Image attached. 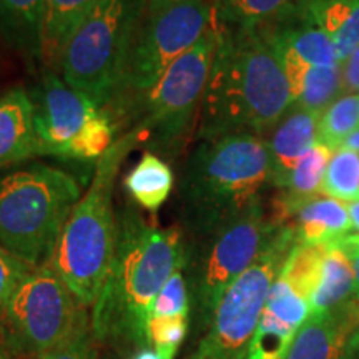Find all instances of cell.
Instances as JSON below:
<instances>
[{
    "mask_svg": "<svg viewBox=\"0 0 359 359\" xmlns=\"http://www.w3.org/2000/svg\"><path fill=\"white\" fill-rule=\"evenodd\" d=\"M356 290V276L351 258L341 246L326 243L320 271L309 298V314H323L351 302Z\"/></svg>",
    "mask_w": 359,
    "mask_h": 359,
    "instance_id": "18",
    "label": "cell"
},
{
    "mask_svg": "<svg viewBox=\"0 0 359 359\" xmlns=\"http://www.w3.org/2000/svg\"><path fill=\"white\" fill-rule=\"evenodd\" d=\"M359 321V303L323 314H309L296 333L286 359H344L349 334Z\"/></svg>",
    "mask_w": 359,
    "mask_h": 359,
    "instance_id": "13",
    "label": "cell"
},
{
    "mask_svg": "<svg viewBox=\"0 0 359 359\" xmlns=\"http://www.w3.org/2000/svg\"><path fill=\"white\" fill-rule=\"evenodd\" d=\"M291 105L294 100L288 79L263 30L222 22L196 140L259 135L276 127Z\"/></svg>",
    "mask_w": 359,
    "mask_h": 359,
    "instance_id": "2",
    "label": "cell"
},
{
    "mask_svg": "<svg viewBox=\"0 0 359 359\" xmlns=\"http://www.w3.org/2000/svg\"><path fill=\"white\" fill-rule=\"evenodd\" d=\"M296 243L293 228H278L253 264L224 291L208 327L185 359H246L269 290Z\"/></svg>",
    "mask_w": 359,
    "mask_h": 359,
    "instance_id": "9",
    "label": "cell"
},
{
    "mask_svg": "<svg viewBox=\"0 0 359 359\" xmlns=\"http://www.w3.org/2000/svg\"><path fill=\"white\" fill-rule=\"evenodd\" d=\"M47 0H0V37L30 64L43 62Z\"/></svg>",
    "mask_w": 359,
    "mask_h": 359,
    "instance_id": "16",
    "label": "cell"
},
{
    "mask_svg": "<svg viewBox=\"0 0 359 359\" xmlns=\"http://www.w3.org/2000/svg\"><path fill=\"white\" fill-rule=\"evenodd\" d=\"M32 100L42 155L50 156L60 154L85 122L103 110L95 100L70 87L58 72L48 67L42 72Z\"/></svg>",
    "mask_w": 359,
    "mask_h": 359,
    "instance_id": "12",
    "label": "cell"
},
{
    "mask_svg": "<svg viewBox=\"0 0 359 359\" xmlns=\"http://www.w3.org/2000/svg\"><path fill=\"white\" fill-rule=\"evenodd\" d=\"M150 320H190V294L185 278V263L173 271L160 290L151 308Z\"/></svg>",
    "mask_w": 359,
    "mask_h": 359,
    "instance_id": "30",
    "label": "cell"
},
{
    "mask_svg": "<svg viewBox=\"0 0 359 359\" xmlns=\"http://www.w3.org/2000/svg\"><path fill=\"white\" fill-rule=\"evenodd\" d=\"M280 226L264 218L259 205L212 235L185 240L191 339L203 336L224 291L253 264Z\"/></svg>",
    "mask_w": 359,
    "mask_h": 359,
    "instance_id": "8",
    "label": "cell"
},
{
    "mask_svg": "<svg viewBox=\"0 0 359 359\" xmlns=\"http://www.w3.org/2000/svg\"><path fill=\"white\" fill-rule=\"evenodd\" d=\"M343 85L339 65L336 67H309L304 75L302 90L294 100V107L323 115L330 102L338 95Z\"/></svg>",
    "mask_w": 359,
    "mask_h": 359,
    "instance_id": "29",
    "label": "cell"
},
{
    "mask_svg": "<svg viewBox=\"0 0 359 359\" xmlns=\"http://www.w3.org/2000/svg\"><path fill=\"white\" fill-rule=\"evenodd\" d=\"M185 258L187 241L178 226H158L133 206H123L114 262L90 309L98 346L122 358L151 348L148 321L154 302Z\"/></svg>",
    "mask_w": 359,
    "mask_h": 359,
    "instance_id": "1",
    "label": "cell"
},
{
    "mask_svg": "<svg viewBox=\"0 0 359 359\" xmlns=\"http://www.w3.org/2000/svg\"><path fill=\"white\" fill-rule=\"evenodd\" d=\"M334 243L346 251L348 257L359 255V235H344L339 240H336Z\"/></svg>",
    "mask_w": 359,
    "mask_h": 359,
    "instance_id": "35",
    "label": "cell"
},
{
    "mask_svg": "<svg viewBox=\"0 0 359 359\" xmlns=\"http://www.w3.org/2000/svg\"><path fill=\"white\" fill-rule=\"evenodd\" d=\"M306 20V19H304ZM263 34L271 43L288 48L299 60L311 67H336L339 65V57L334 43L323 32L320 27L311 22L302 25L263 27Z\"/></svg>",
    "mask_w": 359,
    "mask_h": 359,
    "instance_id": "22",
    "label": "cell"
},
{
    "mask_svg": "<svg viewBox=\"0 0 359 359\" xmlns=\"http://www.w3.org/2000/svg\"><path fill=\"white\" fill-rule=\"evenodd\" d=\"M39 359H100L98 344L93 336L90 320L75 331L69 341Z\"/></svg>",
    "mask_w": 359,
    "mask_h": 359,
    "instance_id": "32",
    "label": "cell"
},
{
    "mask_svg": "<svg viewBox=\"0 0 359 359\" xmlns=\"http://www.w3.org/2000/svg\"><path fill=\"white\" fill-rule=\"evenodd\" d=\"M35 268L22 262L11 251L4 250L0 246V316L4 309L11 302L12 294L19 288V285L25 280Z\"/></svg>",
    "mask_w": 359,
    "mask_h": 359,
    "instance_id": "31",
    "label": "cell"
},
{
    "mask_svg": "<svg viewBox=\"0 0 359 359\" xmlns=\"http://www.w3.org/2000/svg\"><path fill=\"white\" fill-rule=\"evenodd\" d=\"M193 2V0H147V12L145 13H155L165 8L180 6V4Z\"/></svg>",
    "mask_w": 359,
    "mask_h": 359,
    "instance_id": "36",
    "label": "cell"
},
{
    "mask_svg": "<svg viewBox=\"0 0 359 359\" xmlns=\"http://www.w3.org/2000/svg\"><path fill=\"white\" fill-rule=\"evenodd\" d=\"M115 133L116 120L109 110L103 109L85 122L57 156L75 161H98L118 138Z\"/></svg>",
    "mask_w": 359,
    "mask_h": 359,
    "instance_id": "26",
    "label": "cell"
},
{
    "mask_svg": "<svg viewBox=\"0 0 359 359\" xmlns=\"http://www.w3.org/2000/svg\"><path fill=\"white\" fill-rule=\"evenodd\" d=\"M321 195L339 201H353L359 198V154L338 148L331 155L325 180L321 185Z\"/></svg>",
    "mask_w": 359,
    "mask_h": 359,
    "instance_id": "27",
    "label": "cell"
},
{
    "mask_svg": "<svg viewBox=\"0 0 359 359\" xmlns=\"http://www.w3.org/2000/svg\"><path fill=\"white\" fill-rule=\"evenodd\" d=\"M268 183L271 158L268 142L258 133L201 140L177 182L178 228L185 240H201L257 208Z\"/></svg>",
    "mask_w": 359,
    "mask_h": 359,
    "instance_id": "3",
    "label": "cell"
},
{
    "mask_svg": "<svg viewBox=\"0 0 359 359\" xmlns=\"http://www.w3.org/2000/svg\"><path fill=\"white\" fill-rule=\"evenodd\" d=\"M341 148H348V150L358 151L359 154V130H356V132H353L351 135H349L346 140L343 142Z\"/></svg>",
    "mask_w": 359,
    "mask_h": 359,
    "instance_id": "39",
    "label": "cell"
},
{
    "mask_svg": "<svg viewBox=\"0 0 359 359\" xmlns=\"http://www.w3.org/2000/svg\"><path fill=\"white\" fill-rule=\"evenodd\" d=\"M296 224L291 226L298 243L326 245L339 240L351 230V218L343 201L314 198L298 210Z\"/></svg>",
    "mask_w": 359,
    "mask_h": 359,
    "instance_id": "19",
    "label": "cell"
},
{
    "mask_svg": "<svg viewBox=\"0 0 359 359\" xmlns=\"http://www.w3.org/2000/svg\"><path fill=\"white\" fill-rule=\"evenodd\" d=\"M105 359H127V358H122V356H118V354H114V356H109Z\"/></svg>",
    "mask_w": 359,
    "mask_h": 359,
    "instance_id": "41",
    "label": "cell"
},
{
    "mask_svg": "<svg viewBox=\"0 0 359 359\" xmlns=\"http://www.w3.org/2000/svg\"><path fill=\"white\" fill-rule=\"evenodd\" d=\"M42 155L30 93L12 88L0 95V168Z\"/></svg>",
    "mask_w": 359,
    "mask_h": 359,
    "instance_id": "14",
    "label": "cell"
},
{
    "mask_svg": "<svg viewBox=\"0 0 359 359\" xmlns=\"http://www.w3.org/2000/svg\"><path fill=\"white\" fill-rule=\"evenodd\" d=\"M333 151V148L316 140L299 158L293 172L286 178L285 185L281 187L285 190L280 200V213L283 218L294 215L308 201L318 198L316 195L321 191L323 180Z\"/></svg>",
    "mask_w": 359,
    "mask_h": 359,
    "instance_id": "20",
    "label": "cell"
},
{
    "mask_svg": "<svg viewBox=\"0 0 359 359\" xmlns=\"http://www.w3.org/2000/svg\"><path fill=\"white\" fill-rule=\"evenodd\" d=\"M346 208H348L349 218H351L353 228H356V230L359 231V198L353 200V201H348Z\"/></svg>",
    "mask_w": 359,
    "mask_h": 359,
    "instance_id": "37",
    "label": "cell"
},
{
    "mask_svg": "<svg viewBox=\"0 0 359 359\" xmlns=\"http://www.w3.org/2000/svg\"><path fill=\"white\" fill-rule=\"evenodd\" d=\"M77 178L45 163L0 177V246L39 268L50 262L62 228L82 196Z\"/></svg>",
    "mask_w": 359,
    "mask_h": 359,
    "instance_id": "5",
    "label": "cell"
},
{
    "mask_svg": "<svg viewBox=\"0 0 359 359\" xmlns=\"http://www.w3.org/2000/svg\"><path fill=\"white\" fill-rule=\"evenodd\" d=\"M127 359H161V358L154 348H145V349H140V351L132 354V356Z\"/></svg>",
    "mask_w": 359,
    "mask_h": 359,
    "instance_id": "38",
    "label": "cell"
},
{
    "mask_svg": "<svg viewBox=\"0 0 359 359\" xmlns=\"http://www.w3.org/2000/svg\"><path fill=\"white\" fill-rule=\"evenodd\" d=\"M222 24V22H219ZM219 24L191 50L182 55L135 103L132 128L140 133L148 151L175 158L198 125L206 83L218 45Z\"/></svg>",
    "mask_w": 359,
    "mask_h": 359,
    "instance_id": "7",
    "label": "cell"
},
{
    "mask_svg": "<svg viewBox=\"0 0 359 359\" xmlns=\"http://www.w3.org/2000/svg\"><path fill=\"white\" fill-rule=\"evenodd\" d=\"M123 185L135 203L154 213L172 195L175 175L172 167L160 155L145 151L127 173Z\"/></svg>",
    "mask_w": 359,
    "mask_h": 359,
    "instance_id": "21",
    "label": "cell"
},
{
    "mask_svg": "<svg viewBox=\"0 0 359 359\" xmlns=\"http://www.w3.org/2000/svg\"><path fill=\"white\" fill-rule=\"evenodd\" d=\"M218 17L231 27L263 29L294 15L299 0H213Z\"/></svg>",
    "mask_w": 359,
    "mask_h": 359,
    "instance_id": "25",
    "label": "cell"
},
{
    "mask_svg": "<svg viewBox=\"0 0 359 359\" xmlns=\"http://www.w3.org/2000/svg\"><path fill=\"white\" fill-rule=\"evenodd\" d=\"M142 143L130 128L100 160L88 190L80 196L62 228L50 266L85 308L92 309L109 275L118 240V217L114 206L116 175L125 158Z\"/></svg>",
    "mask_w": 359,
    "mask_h": 359,
    "instance_id": "4",
    "label": "cell"
},
{
    "mask_svg": "<svg viewBox=\"0 0 359 359\" xmlns=\"http://www.w3.org/2000/svg\"><path fill=\"white\" fill-rule=\"evenodd\" d=\"M145 12L147 0H98L62 50L57 65L62 79L102 109H110Z\"/></svg>",
    "mask_w": 359,
    "mask_h": 359,
    "instance_id": "6",
    "label": "cell"
},
{
    "mask_svg": "<svg viewBox=\"0 0 359 359\" xmlns=\"http://www.w3.org/2000/svg\"><path fill=\"white\" fill-rule=\"evenodd\" d=\"M318 123H320V115L298 107L293 114L283 116L273 132L271 140L268 142L269 158H271V183L280 188L285 185L286 178L293 172L299 158L316 143Z\"/></svg>",
    "mask_w": 359,
    "mask_h": 359,
    "instance_id": "15",
    "label": "cell"
},
{
    "mask_svg": "<svg viewBox=\"0 0 359 359\" xmlns=\"http://www.w3.org/2000/svg\"><path fill=\"white\" fill-rule=\"evenodd\" d=\"M90 320L50 263L35 268L0 316L4 346L17 356L39 359L69 341Z\"/></svg>",
    "mask_w": 359,
    "mask_h": 359,
    "instance_id": "10",
    "label": "cell"
},
{
    "mask_svg": "<svg viewBox=\"0 0 359 359\" xmlns=\"http://www.w3.org/2000/svg\"><path fill=\"white\" fill-rule=\"evenodd\" d=\"M356 130H359V93H351L338 98L323 111L318 123V140L338 150Z\"/></svg>",
    "mask_w": 359,
    "mask_h": 359,
    "instance_id": "28",
    "label": "cell"
},
{
    "mask_svg": "<svg viewBox=\"0 0 359 359\" xmlns=\"http://www.w3.org/2000/svg\"><path fill=\"white\" fill-rule=\"evenodd\" d=\"M303 323L299 314L266 303L246 359H286Z\"/></svg>",
    "mask_w": 359,
    "mask_h": 359,
    "instance_id": "23",
    "label": "cell"
},
{
    "mask_svg": "<svg viewBox=\"0 0 359 359\" xmlns=\"http://www.w3.org/2000/svg\"><path fill=\"white\" fill-rule=\"evenodd\" d=\"M0 359H8V358H7V353H6V349H4L2 346H0Z\"/></svg>",
    "mask_w": 359,
    "mask_h": 359,
    "instance_id": "40",
    "label": "cell"
},
{
    "mask_svg": "<svg viewBox=\"0 0 359 359\" xmlns=\"http://www.w3.org/2000/svg\"><path fill=\"white\" fill-rule=\"evenodd\" d=\"M98 0H47L43 24V64L57 72L67 40Z\"/></svg>",
    "mask_w": 359,
    "mask_h": 359,
    "instance_id": "24",
    "label": "cell"
},
{
    "mask_svg": "<svg viewBox=\"0 0 359 359\" xmlns=\"http://www.w3.org/2000/svg\"><path fill=\"white\" fill-rule=\"evenodd\" d=\"M219 17L213 0H193L155 13H145L114 105L116 116L128 114L180 57L217 29Z\"/></svg>",
    "mask_w": 359,
    "mask_h": 359,
    "instance_id": "11",
    "label": "cell"
},
{
    "mask_svg": "<svg viewBox=\"0 0 359 359\" xmlns=\"http://www.w3.org/2000/svg\"><path fill=\"white\" fill-rule=\"evenodd\" d=\"M296 12L331 39L341 62L359 47V0H299Z\"/></svg>",
    "mask_w": 359,
    "mask_h": 359,
    "instance_id": "17",
    "label": "cell"
},
{
    "mask_svg": "<svg viewBox=\"0 0 359 359\" xmlns=\"http://www.w3.org/2000/svg\"><path fill=\"white\" fill-rule=\"evenodd\" d=\"M343 87L348 92H359V47L344 60Z\"/></svg>",
    "mask_w": 359,
    "mask_h": 359,
    "instance_id": "33",
    "label": "cell"
},
{
    "mask_svg": "<svg viewBox=\"0 0 359 359\" xmlns=\"http://www.w3.org/2000/svg\"><path fill=\"white\" fill-rule=\"evenodd\" d=\"M344 359H359V321L348 338L346 349H344Z\"/></svg>",
    "mask_w": 359,
    "mask_h": 359,
    "instance_id": "34",
    "label": "cell"
}]
</instances>
